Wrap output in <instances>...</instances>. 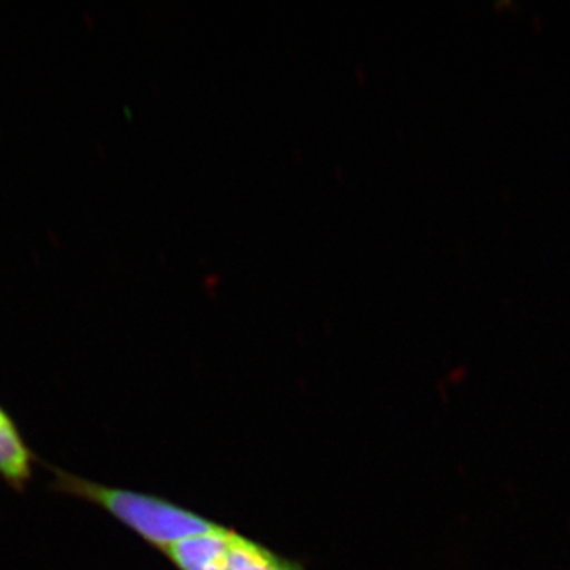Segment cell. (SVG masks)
<instances>
[{
    "mask_svg": "<svg viewBox=\"0 0 570 570\" xmlns=\"http://www.w3.org/2000/svg\"><path fill=\"white\" fill-rule=\"evenodd\" d=\"M52 490L105 510L160 553L179 540L204 534L219 524L156 494L102 485L62 469H52Z\"/></svg>",
    "mask_w": 570,
    "mask_h": 570,
    "instance_id": "obj_1",
    "label": "cell"
},
{
    "mask_svg": "<svg viewBox=\"0 0 570 570\" xmlns=\"http://www.w3.org/2000/svg\"><path fill=\"white\" fill-rule=\"evenodd\" d=\"M227 570H305L299 562L281 557L264 543L232 531Z\"/></svg>",
    "mask_w": 570,
    "mask_h": 570,
    "instance_id": "obj_4",
    "label": "cell"
},
{
    "mask_svg": "<svg viewBox=\"0 0 570 570\" xmlns=\"http://www.w3.org/2000/svg\"><path fill=\"white\" fill-rule=\"evenodd\" d=\"M232 531L217 524L204 534L179 540L163 553L176 570H227Z\"/></svg>",
    "mask_w": 570,
    "mask_h": 570,
    "instance_id": "obj_2",
    "label": "cell"
},
{
    "mask_svg": "<svg viewBox=\"0 0 570 570\" xmlns=\"http://www.w3.org/2000/svg\"><path fill=\"white\" fill-rule=\"evenodd\" d=\"M36 455L9 412L0 406V480L10 489L24 491L31 482Z\"/></svg>",
    "mask_w": 570,
    "mask_h": 570,
    "instance_id": "obj_3",
    "label": "cell"
}]
</instances>
